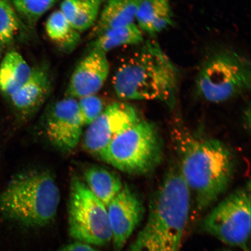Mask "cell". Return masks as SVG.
<instances>
[{"label": "cell", "instance_id": "6da1fadb", "mask_svg": "<svg viewBox=\"0 0 251 251\" xmlns=\"http://www.w3.org/2000/svg\"><path fill=\"white\" fill-rule=\"evenodd\" d=\"M172 136L182 178L195 197L197 209L205 211L233 180V153L221 141L196 136L178 125L173 128Z\"/></svg>", "mask_w": 251, "mask_h": 251}, {"label": "cell", "instance_id": "7a4b0ae2", "mask_svg": "<svg viewBox=\"0 0 251 251\" xmlns=\"http://www.w3.org/2000/svg\"><path fill=\"white\" fill-rule=\"evenodd\" d=\"M191 197L177 165L172 166L150 200L145 225L127 251H180Z\"/></svg>", "mask_w": 251, "mask_h": 251}, {"label": "cell", "instance_id": "3957f363", "mask_svg": "<svg viewBox=\"0 0 251 251\" xmlns=\"http://www.w3.org/2000/svg\"><path fill=\"white\" fill-rule=\"evenodd\" d=\"M179 81L176 66L158 43L148 41L119 66L112 84L122 100L156 101L173 108Z\"/></svg>", "mask_w": 251, "mask_h": 251}, {"label": "cell", "instance_id": "277c9868", "mask_svg": "<svg viewBox=\"0 0 251 251\" xmlns=\"http://www.w3.org/2000/svg\"><path fill=\"white\" fill-rule=\"evenodd\" d=\"M60 200L51 173L31 169L16 175L0 193V214L25 226L42 227L55 218Z\"/></svg>", "mask_w": 251, "mask_h": 251}, {"label": "cell", "instance_id": "5b68a950", "mask_svg": "<svg viewBox=\"0 0 251 251\" xmlns=\"http://www.w3.org/2000/svg\"><path fill=\"white\" fill-rule=\"evenodd\" d=\"M163 154L162 141L156 127L140 119L117 135L99 157L119 171L141 175L158 167Z\"/></svg>", "mask_w": 251, "mask_h": 251}, {"label": "cell", "instance_id": "8992f818", "mask_svg": "<svg viewBox=\"0 0 251 251\" xmlns=\"http://www.w3.org/2000/svg\"><path fill=\"white\" fill-rule=\"evenodd\" d=\"M251 66L249 59L228 49L213 52L198 72V93L206 101L222 103L251 89Z\"/></svg>", "mask_w": 251, "mask_h": 251}, {"label": "cell", "instance_id": "52a82bcc", "mask_svg": "<svg viewBox=\"0 0 251 251\" xmlns=\"http://www.w3.org/2000/svg\"><path fill=\"white\" fill-rule=\"evenodd\" d=\"M68 231L77 242L91 246H104L112 238L106 207L76 177L71 183Z\"/></svg>", "mask_w": 251, "mask_h": 251}, {"label": "cell", "instance_id": "ba28073f", "mask_svg": "<svg viewBox=\"0 0 251 251\" xmlns=\"http://www.w3.org/2000/svg\"><path fill=\"white\" fill-rule=\"evenodd\" d=\"M203 230L227 246L250 251V184L226 197L204 218Z\"/></svg>", "mask_w": 251, "mask_h": 251}, {"label": "cell", "instance_id": "9c48e42d", "mask_svg": "<svg viewBox=\"0 0 251 251\" xmlns=\"http://www.w3.org/2000/svg\"><path fill=\"white\" fill-rule=\"evenodd\" d=\"M141 118L134 106L114 102L103 109L88 127L83 136V147L88 152L99 156L111 141Z\"/></svg>", "mask_w": 251, "mask_h": 251}, {"label": "cell", "instance_id": "30bf717a", "mask_svg": "<svg viewBox=\"0 0 251 251\" xmlns=\"http://www.w3.org/2000/svg\"><path fill=\"white\" fill-rule=\"evenodd\" d=\"M84 126L77 100L66 97L55 102L50 110L46 122V134L55 149L70 152L79 143Z\"/></svg>", "mask_w": 251, "mask_h": 251}, {"label": "cell", "instance_id": "8fae6325", "mask_svg": "<svg viewBox=\"0 0 251 251\" xmlns=\"http://www.w3.org/2000/svg\"><path fill=\"white\" fill-rule=\"evenodd\" d=\"M114 251H122L142 222L144 211L139 197L127 184L106 206Z\"/></svg>", "mask_w": 251, "mask_h": 251}, {"label": "cell", "instance_id": "7c38bea8", "mask_svg": "<svg viewBox=\"0 0 251 251\" xmlns=\"http://www.w3.org/2000/svg\"><path fill=\"white\" fill-rule=\"evenodd\" d=\"M109 62L106 54L91 50L81 59L72 74L66 97L75 99L96 95L109 76Z\"/></svg>", "mask_w": 251, "mask_h": 251}, {"label": "cell", "instance_id": "4fadbf2b", "mask_svg": "<svg viewBox=\"0 0 251 251\" xmlns=\"http://www.w3.org/2000/svg\"><path fill=\"white\" fill-rule=\"evenodd\" d=\"M51 90V77L45 66L31 68L29 78L17 92L8 99L22 118L32 115L42 106Z\"/></svg>", "mask_w": 251, "mask_h": 251}, {"label": "cell", "instance_id": "5bb4252c", "mask_svg": "<svg viewBox=\"0 0 251 251\" xmlns=\"http://www.w3.org/2000/svg\"><path fill=\"white\" fill-rule=\"evenodd\" d=\"M142 0H107L93 27L94 37L102 31L134 23Z\"/></svg>", "mask_w": 251, "mask_h": 251}, {"label": "cell", "instance_id": "9a60e30c", "mask_svg": "<svg viewBox=\"0 0 251 251\" xmlns=\"http://www.w3.org/2000/svg\"><path fill=\"white\" fill-rule=\"evenodd\" d=\"M136 21L140 30L151 35L167 29L173 24L171 0H142Z\"/></svg>", "mask_w": 251, "mask_h": 251}, {"label": "cell", "instance_id": "2e32d148", "mask_svg": "<svg viewBox=\"0 0 251 251\" xmlns=\"http://www.w3.org/2000/svg\"><path fill=\"white\" fill-rule=\"evenodd\" d=\"M31 68L17 51L7 53L0 65V91L9 99L27 80Z\"/></svg>", "mask_w": 251, "mask_h": 251}, {"label": "cell", "instance_id": "e0dca14e", "mask_svg": "<svg viewBox=\"0 0 251 251\" xmlns=\"http://www.w3.org/2000/svg\"><path fill=\"white\" fill-rule=\"evenodd\" d=\"M105 0H64L60 8L63 15L78 32L93 28L99 17Z\"/></svg>", "mask_w": 251, "mask_h": 251}, {"label": "cell", "instance_id": "ac0fdd59", "mask_svg": "<svg viewBox=\"0 0 251 251\" xmlns=\"http://www.w3.org/2000/svg\"><path fill=\"white\" fill-rule=\"evenodd\" d=\"M84 178L88 188L106 207L124 186L117 174L100 166L87 168Z\"/></svg>", "mask_w": 251, "mask_h": 251}, {"label": "cell", "instance_id": "d6986e66", "mask_svg": "<svg viewBox=\"0 0 251 251\" xmlns=\"http://www.w3.org/2000/svg\"><path fill=\"white\" fill-rule=\"evenodd\" d=\"M94 38L91 50L107 54L118 47L139 45L143 42V35L137 25L133 23L106 30Z\"/></svg>", "mask_w": 251, "mask_h": 251}, {"label": "cell", "instance_id": "ffe728a7", "mask_svg": "<svg viewBox=\"0 0 251 251\" xmlns=\"http://www.w3.org/2000/svg\"><path fill=\"white\" fill-rule=\"evenodd\" d=\"M45 29L52 43L65 51H72L79 43L81 36L59 9L47 18Z\"/></svg>", "mask_w": 251, "mask_h": 251}, {"label": "cell", "instance_id": "44dd1931", "mask_svg": "<svg viewBox=\"0 0 251 251\" xmlns=\"http://www.w3.org/2000/svg\"><path fill=\"white\" fill-rule=\"evenodd\" d=\"M58 0H12L14 7L31 26L51 9Z\"/></svg>", "mask_w": 251, "mask_h": 251}, {"label": "cell", "instance_id": "7402d4cb", "mask_svg": "<svg viewBox=\"0 0 251 251\" xmlns=\"http://www.w3.org/2000/svg\"><path fill=\"white\" fill-rule=\"evenodd\" d=\"M20 29L18 17L7 0H0V43L8 45Z\"/></svg>", "mask_w": 251, "mask_h": 251}, {"label": "cell", "instance_id": "603a6c76", "mask_svg": "<svg viewBox=\"0 0 251 251\" xmlns=\"http://www.w3.org/2000/svg\"><path fill=\"white\" fill-rule=\"evenodd\" d=\"M77 103L84 126L92 124L105 108L102 100L97 94L77 99Z\"/></svg>", "mask_w": 251, "mask_h": 251}, {"label": "cell", "instance_id": "cb8c5ba5", "mask_svg": "<svg viewBox=\"0 0 251 251\" xmlns=\"http://www.w3.org/2000/svg\"><path fill=\"white\" fill-rule=\"evenodd\" d=\"M57 251H99L89 245L79 242L67 245Z\"/></svg>", "mask_w": 251, "mask_h": 251}, {"label": "cell", "instance_id": "d4e9b609", "mask_svg": "<svg viewBox=\"0 0 251 251\" xmlns=\"http://www.w3.org/2000/svg\"><path fill=\"white\" fill-rule=\"evenodd\" d=\"M218 251H231L228 249H224L219 250Z\"/></svg>", "mask_w": 251, "mask_h": 251}]
</instances>
